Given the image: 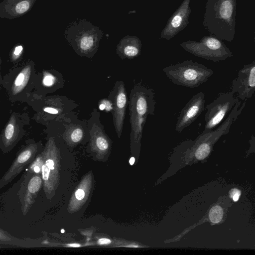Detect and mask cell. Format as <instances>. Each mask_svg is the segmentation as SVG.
<instances>
[{
  "label": "cell",
  "instance_id": "28",
  "mask_svg": "<svg viewBox=\"0 0 255 255\" xmlns=\"http://www.w3.org/2000/svg\"><path fill=\"white\" fill-rule=\"evenodd\" d=\"M1 60L0 56V87L1 86V84H2V76L1 75Z\"/></svg>",
  "mask_w": 255,
  "mask_h": 255
},
{
  "label": "cell",
  "instance_id": "16",
  "mask_svg": "<svg viewBox=\"0 0 255 255\" xmlns=\"http://www.w3.org/2000/svg\"><path fill=\"white\" fill-rule=\"evenodd\" d=\"M189 0H185L184 3L174 13L169 19L165 29L163 30L161 37L169 39L180 31L187 24L189 14Z\"/></svg>",
  "mask_w": 255,
  "mask_h": 255
},
{
  "label": "cell",
  "instance_id": "19",
  "mask_svg": "<svg viewBox=\"0 0 255 255\" xmlns=\"http://www.w3.org/2000/svg\"><path fill=\"white\" fill-rule=\"evenodd\" d=\"M24 48L22 45L17 44L11 49L9 54V59L13 65H15L22 61Z\"/></svg>",
  "mask_w": 255,
  "mask_h": 255
},
{
  "label": "cell",
  "instance_id": "10",
  "mask_svg": "<svg viewBox=\"0 0 255 255\" xmlns=\"http://www.w3.org/2000/svg\"><path fill=\"white\" fill-rule=\"evenodd\" d=\"M113 103V118L115 130L120 137L122 134L128 103L127 93L123 81H117L108 97Z\"/></svg>",
  "mask_w": 255,
  "mask_h": 255
},
{
  "label": "cell",
  "instance_id": "1",
  "mask_svg": "<svg viewBox=\"0 0 255 255\" xmlns=\"http://www.w3.org/2000/svg\"><path fill=\"white\" fill-rule=\"evenodd\" d=\"M36 73L35 62L28 59L13 65L3 75L1 87L10 103H26L34 90Z\"/></svg>",
  "mask_w": 255,
  "mask_h": 255
},
{
  "label": "cell",
  "instance_id": "11",
  "mask_svg": "<svg viewBox=\"0 0 255 255\" xmlns=\"http://www.w3.org/2000/svg\"><path fill=\"white\" fill-rule=\"evenodd\" d=\"M19 190L17 193L21 205V212L25 216L35 202L42 184L41 174H23Z\"/></svg>",
  "mask_w": 255,
  "mask_h": 255
},
{
  "label": "cell",
  "instance_id": "30",
  "mask_svg": "<svg viewBox=\"0 0 255 255\" xmlns=\"http://www.w3.org/2000/svg\"><path fill=\"white\" fill-rule=\"evenodd\" d=\"M134 161H135V158H134V157H131V158H130L129 161V164H130L131 165H133V164H134Z\"/></svg>",
  "mask_w": 255,
  "mask_h": 255
},
{
  "label": "cell",
  "instance_id": "14",
  "mask_svg": "<svg viewBox=\"0 0 255 255\" xmlns=\"http://www.w3.org/2000/svg\"><path fill=\"white\" fill-rule=\"evenodd\" d=\"M64 79L55 69H43L36 73L33 93L41 96L47 95L61 89Z\"/></svg>",
  "mask_w": 255,
  "mask_h": 255
},
{
  "label": "cell",
  "instance_id": "8",
  "mask_svg": "<svg viewBox=\"0 0 255 255\" xmlns=\"http://www.w3.org/2000/svg\"><path fill=\"white\" fill-rule=\"evenodd\" d=\"M41 141H36L33 138L25 140L18 151L11 165L0 179V189L9 183L36 156L42 151Z\"/></svg>",
  "mask_w": 255,
  "mask_h": 255
},
{
  "label": "cell",
  "instance_id": "27",
  "mask_svg": "<svg viewBox=\"0 0 255 255\" xmlns=\"http://www.w3.org/2000/svg\"><path fill=\"white\" fill-rule=\"evenodd\" d=\"M111 243V240L106 238L100 239L98 241V243L99 245H108L110 244Z\"/></svg>",
  "mask_w": 255,
  "mask_h": 255
},
{
  "label": "cell",
  "instance_id": "20",
  "mask_svg": "<svg viewBox=\"0 0 255 255\" xmlns=\"http://www.w3.org/2000/svg\"><path fill=\"white\" fill-rule=\"evenodd\" d=\"M139 47L133 45H125L120 50L121 58H133L139 54Z\"/></svg>",
  "mask_w": 255,
  "mask_h": 255
},
{
  "label": "cell",
  "instance_id": "23",
  "mask_svg": "<svg viewBox=\"0 0 255 255\" xmlns=\"http://www.w3.org/2000/svg\"><path fill=\"white\" fill-rule=\"evenodd\" d=\"M16 239L11 235L2 230L0 228V243L11 245H17L16 243Z\"/></svg>",
  "mask_w": 255,
  "mask_h": 255
},
{
  "label": "cell",
  "instance_id": "21",
  "mask_svg": "<svg viewBox=\"0 0 255 255\" xmlns=\"http://www.w3.org/2000/svg\"><path fill=\"white\" fill-rule=\"evenodd\" d=\"M94 45L93 37L91 36H84L80 41L79 47L82 54H89L93 50Z\"/></svg>",
  "mask_w": 255,
  "mask_h": 255
},
{
  "label": "cell",
  "instance_id": "13",
  "mask_svg": "<svg viewBox=\"0 0 255 255\" xmlns=\"http://www.w3.org/2000/svg\"><path fill=\"white\" fill-rule=\"evenodd\" d=\"M205 95L200 92L194 96L182 109L177 118L175 130L180 133L190 126L205 109Z\"/></svg>",
  "mask_w": 255,
  "mask_h": 255
},
{
  "label": "cell",
  "instance_id": "4",
  "mask_svg": "<svg viewBox=\"0 0 255 255\" xmlns=\"http://www.w3.org/2000/svg\"><path fill=\"white\" fill-rule=\"evenodd\" d=\"M163 71L174 84L190 88L205 83L214 73L204 65L192 60L165 67Z\"/></svg>",
  "mask_w": 255,
  "mask_h": 255
},
{
  "label": "cell",
  "instance_id": "17",
  "mask_svg": "<svg viewBox=\"0 0 255 255\" xmlns=\"http://www.w3.org/2000/svg\"><path fill=\"white\" fill-rule=\"evenodd\" d=\"M217 3L219 4L215 7L214 10L215 20H218L219 24L220 21L222 22V25L225 23L226 25L229 24L231 27V22L234 20L233 13L235 6V4H233V0H219Z\"/></svg>",
  "mask_w": 255,
  "mask_h": 255
},
{
  "label": "cell",
  "instance_id": "9",
  "mask_svg": "<svg viewBox=\"0 0 255 255\" xmlns=\"http://www.w3.org/2000/svg\"><path fill=\"white\" fill-rule=\"evenodd\" d=\"M234 94L232 92L220 93L206 106L204 131L215 129L224 120L239 100L235 97Z\"/></svg>",
  "mask_w": 255,
  "mask_h": 255
},
{
  "label": "cell",
  "instance_id": "2",
  "mask_svg": "<svg viewBox=\"0 0 255 255\" xmlns=\"http://www.w3.org/2000/svg\"><path fill=\"white\" fill-rule=\"evenodd\" d=\"M155 94L151 88L140 84L135 85L130 91L128 102L130 137L133 141L140 140L144 126L149 115H154L156 105Z\"/></svg>",
  "mask_w": 255,
  "mask_h": 255
},
{
  "label": "cell",
  "instance_id": "5",
  "mask_svg": "<svg viewBox=\"0 0 255 255\" xmlns=\"http://www.w3.org/2000/svg\"><path fill=\"white\" fill-rule=\"evenodd\" d=\"M44 131L52 132L74 143H79L90 134L87 120H81L74 111L60 116L48 124Z\"/></svg>",
  "mask_w": 255,
  "mask_h": 255
},
{
  "label": "cell",
  "instance_id": "32",
  "mask_svg": "<svg viewBox=\"0 0 255 255\" xmlns=\"http://www.w3.org/2000/svg\"><path fill=\"white\" fill-rule=\"evenodd\" d=\"M1 248V246L0 245V248Z\"/></svg>",
  "mask_w": 255,
  "mask_h": 255
},
{
  "label": "cell",
  "instance_id": "25",
  "mask_svg": "<svg viewBox=\"0 0 255 255\" xmlns=\"http://www.w3.org/2000/svg\"><path fill=\"white\" fill-rule=\"evenodd\" d=\"M240 194V191L237 189H233L230 192V196L234 201H237L238 200Z\"/></svg>",
  "mask_w": 255,
  "mask_h": 255
},
{
  "label": "cell",
  "instance_id": "6",
  "mask_svg": "<svg viewBox=\"0 0 255 255\" xmlns=\"http://www.w3.org/2000/svg\"><path fill=\"white\" fill-rule=\"evenodd\" d=\"M180 45L191 54L214 62L224 61L233 56L229 49L214 37L206 36L199 42L189 40Z\"/></svg>",
  "mask_w": 255,
  "mask_h": 255
},
{
  "label": "cell",
  "instance_id": "31",
  "mask_svg": "<svg viewBox=\"0 0 255 255\" xmlns=\"http://www.w3.org/2000/svg\"><path fill=\"white\" fill-rule=\"evenodd\" d=\"M64 232H65V231L63 229L61 230V232L62 233H64Z\"/></svg>",
  "mask_w": 255,
  "mask_h": 255
},
{
  "label": "cell",
  "instance_id": "33",
  "mask_svg": "<svg viewBox=\"0 0 255 255\" xmlns=\"http://www.w3.org/2000/svg\"></svg>",
  "mask_w": 255,
  "mask_h": 255
},
{
  "label": "cell",
  "instance_id": "26",
  "mask_svg": "<svg viewBox=\"0 0 255 255\" xmlns=\"http://www.w3.org/2000/svg\"><path fill=\"white\" fill-rule=\"evenodd\" d=\"M85 195V192L81 189H78L75 192V197L79 200H82L84 198Z\"/></svg>",
  "mask_w": 255,
  "mask_h": 255
},
{
  "label": "cell",
  "instance_id": "12",
  "mask_svg": "<svg viewBox=\"0 0 255 255\" xmlns=\"http://www.w3.org/2000/svg\"><path fill=\"white\" fill-rule=\"evenodd\" d=\"M232 92L243 100L251 98L255 91V61L245 65L231 85Z\"/></svg>",
  "mask_w": 255,
  "mask_h": 255
},
{
  "label": "cell",
  "instance_id": "7",
  "mask_svg": "<svg viewBox=\"0 0 255 255\" xmlns=\"http://www.w3.org/2000/svg\"><path fill=\"white\" fill-rule=\"evenodd\" d=\"M29 125L28 113L12 112L0 133V150L3 153L10 152L23 137L26 127Z\"/></svg>",
  "mask_w": 255,
  "mask_h": 255
},
{
  "label": "cell",
  "instance_id": "18",
  "mask_svg": "<svg viewBox=\"0 0 255 255\" xmlns=\"http://www.w3.org/2000/svg\"><path fill=\"white\" fill-rule=\"evenodd\" d=\"M44 161L43 151H41L36 156L32 161L29 164L24 174H41V169Z\"/></svg>",
  "mask_w": 255,
  "mask_h": 255
},
{
  "label": "cell",
  "instance_id": "22",
  "mask_svg": "<svg viewBox=\"0 0 255 255\" xmlns=\"http://www.w3.org/2000/svg\"><path fill=\"white\" fill-rule=\"evenodd\" d=\"M223 215V211L222 208L219 206H215L210 210L209 216L213 223H218L221 221Z\"/></svg>",
  "mask_w": 255,
  "mask_h": 255
},
{
  "label": "cell",
  "instance_id": "29",
  "mask_svg": "<svg viewBox=\"0 0 255 255\" xmlns=\"http://www.w3.org/2000/svg\"><path fill=\"white\" fill-rule=\"evenodd\" d=\"M69 247H80V245L78 244H68L67 245Z\"/></svg>",
  "mask_w": 255,
  "mask_h": 255
},
{
  "label": "cell",
  "instance_id": "15",
  "mask_svg": "<svg viewBox=\"0 0 255 255\" xmlns=\"http://www.w3.org/2000/svg\"><path fill=\"white\" fill-rule=\"evenodd\" d=\"M37 0H3L0 3V17L13 19L28 12Z\"/></svg>",
  "mask_w": 255,
  "mask_h": 255
},
{
  "label": "cell",
  "instance_id": "24",
  "mask_svg": "<svg viewBox=\"0 0 255 255\" xmlns=\"http://www.w3.org/2000/svg\"><path fill=\"white\" fill-rule=\"evenodd\" d=\"M99 106L101 110H105L112 113L113 112V103L108 98L101 99L99 102Z\"/></svg>",
  "mask_w": 255,
  "mask_h": 255
},
{
  "label": "cell",
  "instance_id": "3",
  "mask_svg": "<svg viewBox=\"0 0 255 255\" xmlns=\"http://www.w3.org/2000/svg\"><path fill=\"white\" fill-rule=\"evenodd\" d=\"M26 103L35 112L31 119L44 126L60 116L74 111L78 106L65 96H41L33 92Z\"/></svg>",
  "mask_w": 255,
  "mask_h": 255
}]
</instances>
